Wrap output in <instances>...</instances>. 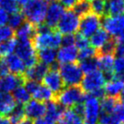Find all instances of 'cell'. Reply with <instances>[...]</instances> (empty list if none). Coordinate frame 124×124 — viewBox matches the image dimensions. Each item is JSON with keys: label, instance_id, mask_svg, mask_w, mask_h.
<instances>
[{"label": "cell", "instance_id": "obj_40", "mask_svg": "<svg viewBox=\"0 0 124 124\" xmlns=\"http://www.w3.org/2000/svg\"><path fill=\"white\" fill-rule=\"evenodd\" d=\"M15 32L11 27L8 26H2L0 27V43L7 41L8 39H12L14 37Z\"/></svg>", "mask_w": 124, "mask_h": 124}, {"label": "cell", "instance_id": "obj_53", "mask_svg": "<svg viewBox=\"0 0 124 124\" xmlns=\"http://www.w3.org/2000/svg\"><path fill=\"white\" fill-rule=\"evenodd\" d=\"M44 1H46V3H47V2H50V3H55V2H57V1H58V0H44Z\"/></svg>", "mask_w": 124, "mask_h": 124}, {"label": "cell", "instance_id": "obj_3", "mask_svg": "<svg viewBox=\"0 0 124 124\" xmlns=\"http://www.w3.org/2000/svg\"><path fill=\"white\" fill-rule=\"evenodd\" d=\"M86 95L80 86L66 87L55 96V101L64 108H71L83 102Z\"/></svg>", "mask_w": 124, "mask_h": 124}, {"label": "cell", "instance_id": "obj_30", "mask_svg": "<svg viewBox=\"0 0 124 124\" xmlns=\"http://www.w3.org/2000/svg\"><path fill=\"white\" fill-rule=\"evenodd\" d=\"M79 68L82 70L83 74H89L91 73L95 70H99V67H98V58L97 57L92 58H88L85 60H81L79 61Z\"/></svg>", "mask_w": 124, "mask_h": 124}, {"label": "cell", "instance_id": "obj_25", "mask_svg": "<svg viewBox=\"0 0 124 124\" xmlns=\"http://www.w3.org/2000/svg\"><path fill=\"white\" fill-rule=\"evenodd\" d=\"M37 55H38V59L39 61L46 65L47 67H52L56 64V61H57V50L56 49H51V48L40 49L37 53Z\"/></svg>", "mask_w": 124, "mask_h": 124}, {"label": "cell", "instance_id": "obj_28", "mask_svg": "<svg viewBox=\"0 0 124 124\" xmlns=\"http://www.w3.org/2000/svg\"><path fill=\"white\" fill-rule=\"evenodd\" d=\"M17 45V39L16 38L8 39L7 41L0 43V58H7L11 54H14Z\"/></svg>", "mask_w": 124, "mask_h": 124}, {"label": "cell", "instance_id": "obj_23", "mask_svg": "<svg viewBox=\"0 0 124 124\" xmlns=\"http://www.w3.org/2000/svg\"><path fill=\"white\" fill-rule=\"evenodd\" d=\"M36 35V27L29 22H24L17 29H16V39L17 40H32Z\"/></svg>", "mask_w": 124, "mask_h": 124}, {"label": "cell", "instance_id": "obj_19", "mask_svg": "<svg viewBox=\"0 0 124 124\" xmlns=\"http://www.w3.org/2000/svg\"><path fill=\"white\" fill-rule=\"evenodd\" d=\"M64 109L65 108L61 107L55 100L49 101V102L46 103L45 118H46V120L54 122V123H57V122H58V120H60Z\"/></svg>", "mask_w": 124, "mask_h": 124}, {"label": "cell", "instance_id": "obj_16", "mask_svg": "<svg viewBox=\"0 0 124 124\" xmlns=\"http://www.w3.org/2000/svg\"><path fill=\"white\" fill-rule=\"evenodd\" d=\"M49 68L43 64L41 62L37 63L35 66L28 68L24 72V78L25 80H33V81L39 82L43 79L46 72L48 71Z\"/></svg>", "mask_w": 124, "mask_h": 124}, {"label": "cell", "instance_id": "obj_46", "mask_svg": "<svg viewBox=\"0 0 124 124\" xmlns=\"http://www.w3.org/2000/svg\"><path fill=\"white\" fill-rule=\"evenodd\" d=\"M8 73H9V70L7 66V63L5 61V58H0V77H5Z\"/></svg>", "mask_w": 124, "mask_h": 124}, {"label": "cell", "instance_id": "obj_35", "mask_svg": "<svg viewBox=\"0 0 124 124\" xmlns=\"http://www.w3.org/2000/svg\"><path fill=\"white\" fill-rule=\"evenodd\" d=\"M79 17L90 13V2L88 0H79L74 7L73 10Z\"/></svg>", "mask_w": 124, "mask_h": 124}, {"label": "cell", "instance_id": "obj_24", "mask_svg": "<svg viewBox=\"0 0 124 124\" xmlns=\"http://www.w3.org/2000/svg\"><path fill=\"white\" fill-rule=\"evenodd\" d=\"M58 124H84L83 119L73 108H66L62 113Z\"/></svg>", "mask_w": 124, "mask_h": 124}, {"label": "cell", "instance_id": "obj_10", "mask_svg": "<svg viewBox=\"0 0 124 124\" xmlns=\"http://www.w3.org/2000/svg\"><path fill=\"white\" fill-rule=\"evenodd\" d=\"M101 27V19L100 16L93 13H89L81 16L79 21V34L86 38H90L94 35Z\"/></svg>", "mask_w": 124, "mask_h": 124}, {"label": "cell", "instance_id": "obj_6", "mask_svg": "<svg viewBox=\"0 0 124 124\" xmlns=\"http://www.w3.org/2000/svg\"><path fill=\"white\" fill-rule=\"evenodd\" d=\"M15 54L24 61L27 69L39 63L38 55L32 40H17Z\"/></svg>", "mask_w": 124, "mask_h": 124}, {"label": "cell", "instance_id": "obj_5", "mask_svg": "<svg viewBox=\"0 0 124 124\" xmlns=\"http://www.w3.org/2000/svg\"><path fill=\"white\" fill-rule=\"evenodd\" d=\"M106 82H107V78L104 73L98 70L83 76L80 83V88L84 91V93L86 92L88 93V95H90L99 89H104Z\"/></svg>", "mask_w": 124, "mask_h": 124}, {"label": "cell", "instance_id": "obj_51", "mask_svg": "<svg viewBox=\"0 0 124 124\" xmlns=\"http://www.w3.org/2000/svg\"><path fill=\"white\" fill-rule=\"evenodd\" d=\"M17 124H33V120H29V119H26V118H25L24 120H22Z\"/></svg>", "mask_w": 124, "mask_h": 124}, {"label": "cell", "instance_id": "obj_48", "mask_svg": "<svg viewBox=\"0 0 124 124\" xmlns=\"http://www.w3.org/2000/svg\"><path fill=\"white\" fill-rule=\"evenodd\" d=\"M33 124H56L54 122H52L50 120H46V118H40V119H38V120H36Z\"/></svg>", "mask_w": 124, "mask_h": 124}, {"label": "cell", "instance_id": "obj_39", "mask_svg": "<svg viewBox=\"0 0 124 124\" xmlns=\"http://www.w3.org/2000/svg\"><path fill=\"white\" fill-rule=\"evenodd\" d=\"M74 46L77 47L78 50H81L83 48L88 47L89 45V40L88 38H86L84 36H82L81 34H77L75 36V43Z\"/></svg>", "mask_w": 124, "mask_h": 124}, {"label": "cell", "instance_id": "obj_52", "mask_svg": "<svg viewBox=\"0 0 124 124\" xmlns=\"http://www.w3.org/2000/svg\"><path fill=\"white\" fill-rule=\"evenodd\" d=\"M119 97H120V102H121V103H123V104H124V89L122 90V91H121V93L120 94V96H119Z\"/></svg>", "mask_w": 124, "mask_h": 124}, {"label": "cell", "instance_id": "obj_21", "mask_svg": "<svg viewBox=\"0 0 124 124\" xmlns=\"http://www.w3.org/2000/svg\"><path fill=\"white\" fill-rule=\"evenodd\" d=\"M16 106L12 94L8 92H0V115L8 116Z\"/></svg>", "mask_w": 124, "mask_h": 124}, {"label": "cell", "instance_id": "obj_42", "mask_svg": "<svg viewBox=\"0 0 124 124\" xmlns=\"http://www.w3.org/2000/svg\"><path fill=\"white\" fill-rule=\"evenodd\" d=\"M99 122L101 124H120L112 113H101Z\"/></svg>", "mask_w": 124, "mask_h": 124}, {"label": "cell", "instance_id": "obj_43", "mask_svg": "<svg viewBox=\"0 0 124 124\" xmlns=\"http://www.w3.org/2000/svg\"><path fill=\"white\" fill-rule=\"evenodd\" d=\"M74 43H75V36L74 35H64L61 37L62 46H74Z\"/></svg>", "mask_w": 124, "mask_h": 124}, {"label": "cell", "instance_id": "obj_38", "mask_svg": "<svg viewBox=\"0 0 124 124\" xmlns=\"http://www.w3.org/2000/svg\"><path fill=\"white\" fill-rule=\"evenodd\" d=\"M0 7L4 8L9 15L15 13V12L19 11V6L16 3L14 0H4L3 3L0 5Z\"/></svg>", "mask_w": 124, "mask_h": 124}, {"label": "cell", "instance_id": "obj_20", "mask_svg": "<svg viewBox=\"0 0 124 124\" xmlns=\"http://www.w3.org/2000/svg\"><path fill=\"white\" fill-rule=\"evenodd\" d=\"M124 89V82L115 77H112L108 79V82H106L104 86L105 95L108 97L115 98L120 96L121 91Z\"/></svg>", "mask_w": 124, "mask_h": 124}, {"label": "cell", "instance_id": "obj_55", "mask_svg": "<svg viewBox=\"0 0 124 124\" xmlns=\"http://www.w3.org/2000/svg\"><path fill=\"white\" fill-rule=\"evenodd\" d=\"M88 1H92V0H88Z\"/></svg>", "mask_w": 124, "mask_h": 124}, {"label": "cell", "instance_id": "obj_26", "mask_svg": "<svg viewBox=\"0 0 124 124\" xmlns=\"http://www.w3.org/2000/svg\"><path fill=\"white\" fill-rule=\"evenodd\" d=\"M32 97L34 98V100H37L39 101H41L43 103H47L51 101L55 100V94L50 89H48L46 86L39 84L38 89H36V91L32 94Z\"/></svg>", "mask_w": 124, "mask_h": 124}, {"label": "cell", "instance_id": "obj_2", "mask_svg": "<svg viewBox=\"0 0 124 124\" xmlns=\"http://www.w3.org/2000/svg\"><path fill=\"white\" fill-rule=\"evenodd\" d=\"M47 4L44 0H29L23 7V13L25 19L27 22L38 27L43 24L46 17Z\"/></svg>", "mask_w": 124, "mask_h": 124}, {"label": "cell", "instance_id": "obj_36", "mask_svg": "<svg viewBox=\"0 0 124 124\" xmlns=\"http://www.w3.org/2000/svg\"><path fill=\"white\" fill-rule=\"evenodd\" d=\"M98 56V51L92 47L91 46H89L86 48H83L81 50H78V59L79 61L81 60H85L88 58H92Z\"/></svg>", "mask_w": 124, "mask_h": 124}, {"label": "cell", "instance_id": "obj_13", "mask_svg": "<svg viewBox=\"0 0 124 124\" xmlns=\"http://www.w3.org/2000/svg\"><path fill=\"white\" fill-rule=\"evenodd\" d=\"M24 111L26 117L31 120L43 118L46 114V103L37 100H30L24 106Z\"/></svg>", "mask_w": 124, "mask_h": 124}, {"label": "cell", "instance_id": "obj_33", "mask_svg": "<svg viewBox=\"0 0 124 124\" xmlns=\"http://www.w3.org/2000/svg\"><path fill=\"white\" fill-rule=\"evenodd\" d=\"M118 101L115 98L104 97L101 99V113H112L114 108L116 107Z\"/></svg>", "mask_w": 124, "mask_h": 124}, {"label": "cell", "instance_id": "obj_11", "mask_svg": "<svg viewBox=\"0 0 124 124\" xmlns=\"http://www.w3.org/2000/svg\"><path fill=\"white\" fill-rule=\"evenodd\" d=\"M42 81L43 85L46 86L48 89H50L55 94V96L65 88V85H64L61 76L59 74L58 67L57 66V64L53 65L50 70H48V71L45 75V77L43 78Z\"/></svg>", "mask_w": 124, "mask_h": 124}, {"label": "cell", "instance_id": "obj_49", "mask_svg": "<svg viewBox=\"0 0 124 124\" xmlns=\"http://www.w3.org/2000/svg\"><path fill=\"white\" fill-rule=\"evenodd\" d=\"M0 124H11L8 116L0 115Z\"/></svg>", "mask_w": 124, "mask_h": 124}, {"label": "cell", "instance_id": "obj_22", "mask_svg": "<svg viewBox=\"0 0 124 124\" xmlns=\"http://www.w3.org/2000/svg\"><path fill=\"white\" fill-rule=\"evenodd\" d=\"M111 39L112 38L103 28H100L94 35L90 37L89 45L99 52Z\"/></svg>", "mask_w": 124, "mask_h": 124}, {"label": "cell", "instance_id": "obj_44", "mask_svg": "<svg viewBox=\"0 0 124 124\" xmlns=\"http://www.w3.org/2000/svg\"><path fill=\"white\" fill-rule=\"evenodd\" d=\"M9 18V14L5 10L4 8L0 7V27L2 26H7Z\"/></svg>", "mask_w": 124, "mask_h": 124}, {"label": "cell", "instance_id": "obj_27", "mask_svg": "<svg viewBox=\"0 0 124 124\" xmlns=\"http://www.w3.org/2000/svg\"><path fill=\"white\" fill-rule=\"evenodd\" d=\"M124 0H107L106 14L108 16L123 15Z\"/></svg>", "mask_w": 124, "mask_h": 124}, {"label": "cell", "instance_id": "obj_29", "mask_svg": "<svg viewBox=\"0 0 124 124\" xmlns=\"http://www.w3.org/2000/svg\"><path fill=\"white\" fill-rule=\"evenodd\" d=\"M12 96L15 100L16 103L17 105H25L26 103H27L28 101H30V94L28 93L27 89H25V87L23 85L19 86L18 88L13 91V94Z\"/></svg>", "mask_w": 124, "mask_h": 124}, {"label": "cell", "instance_id": "obj_9", "mask_svg": "<svg viewBox=\"0 0 124 124\" xmlns=\"http://www.w3.org/2000/svg\"><path fill=\"white\" fill-rule=\"evenodd\" d=\"M101 26L111 38L117 39L124 34V15L106 16Z\"/></svg>", "mask_w": 124, "mask_h": 124}, {"label": "cell", "instance_id": "obj_1", "mask_svg": "<svg viewBox=\"0 0 124 124\" xmlns=\"http://www.w3.org/2000/svg\"><path fill=\"white\" fill-rule=\"evenodd\" d=\"M61 37L58 31L48 27L46 24H41L36 27V35L32 39V43L36 50L45 48L57 49L61 46Z\"/></svg>", "mask_w": 124, "mask_h": 124}, {"label": "cell", "instance_id": "obj_4", "mask_svg": "<svg viewBox=\"0 0 124 124\" xmlns=\"http://www.w3.org/2000/svg\"><path fill=\"white\" fill-rule=\"evenodd\" d=\"M83 104V123L98 124L101 114V100L91 95H86Z\"/></svg>", "mask_w": 124, "mask_h": 124}, {"label": "cell", "instance_id": "obj_34", "mask_svg": "<svg viewBox=\"0 0 124 124\" xmlns=\"http://www.w3.org/2000/svg\"><path fill=\"white\" fill-rule=\"evenodd\" d=\"M90 11L100 17L104 16L106 14V0H92L90 2Z\"/></svg>", "mask_w": 124, "mask_h": 124}, {"label": "cell", "instance_id": "obj_8", "mask_svg": "<svg viewBox=\"0 0 124 124\" xmlns=\"http://www.w3.org/2000/svg\"><path fill=\"white\" fill-rule=\"evenodd\" d=\"M59 74L61 76L64 85L67 87L78 86L83 78V72L76 63L64 64L59 67Z\"/></svg>", "mask_w": 124, "mask_h": 124}, {"label": "cell", "instance_id": "obj_17", "mask_svg": "<svg viewBox=\"0 0 124 124\" xmlns=\"http://www.w3.org/2000/svg\"><path fill=\"white\" fill-rule=\"evenodd\" d=\"M98 67L99 70L103 72L107 79L113 77V63L114 56L111 54H98Z\"/></svg>", "mask_w": 124, "mask_h": 124}, {"label": "cell", "instance_id": "obj_37", "mask_svg": "<svg viewBox=\"0 0 124 124\" xmlns=\"http://www.w3.org/2000/svg\"><path fill=\"white\" fill-rule=\"evenodd\" d=\"M124 74V56H117L113 63V77Z\"/></svg>", "mask_w": 124, "mask_h": 124}, {"label": "cell", "instance_id": "obj_12", "mask_svg": "<svg viewBox=\"0 0 124 124\" xmlns=\"http://www.w3.org/2000/svg\"><path fill=\"white\" fill-rule=\"evenodd\" d=\"M64 12H65V8L62 7L60 3H58V2L51 3L49 6H47L44 22L47 27L53 29L54 27H57L58 21L60 20Z\"/></svg>", "mask_w": 124, "mask_h": 124}, {"label": "cell", "instance_id": "obj_15", "mask_svg": "<svg viewBox=\"0 0 124 124\" xmlns=\"http://www.w3.org/2000/svg\"><path fill=\"white\" fill-rule=\"evenodd\" d=\"M24 81H25V78L22 76L8 73V75H6L5 77L1 78L0 89L1 91H4V92H13L16 88L23 85Z\"/></svg>", "mask_w": 124, "mask_h": 124}, {"label": "cell", "instance_id": "obj_31", "mask_svg": "<svg viewBox=\"0 0 124 124\" xmlns=\"http://www.w3.org/2000/svg\"><path fill=\"white\" fill-rule=\"evenodd\" d=\"M25 22V16H24L22 12H15L13 14L9 15V18H8V27H11L13 30L17 29L18 27Z\"/></svg>", "mask_w": 124, "mask_h": 124}, {"label": "cell", "instance_id": "obj_14", "mask_svg": "<svg viewBox=\"0 0 124 124\" xmlns=\"http://www.w3.org/2000/svg\"><path fill=\"white\" fill-rule=\"evenodd\" d=\"M78 50L75 46H61L57 51V61L61 65L75 63L78 60Z\"/></svg>", "mask_w": 124, "mask_h": 124}, {"label": "cell", "instance_id": "obj_41", "mask_svg": "<svg viewBox=\"0 0 124 124\" xmlns=\"http://www.w3.org/2000/svg\"><path fill=\"white\" fill-rule=\"evenodd\" d=\"M112 114L117 119L120 124H124V104L121 102H118L116 107L114 108Z\"/></svg>", "mask_w": 124, "mask_h": 124}, {"label": "cell", "instance_id": "obj_54", "mask_svg": "<svg viewBox=\"0 0 124 124\" xmlns=\"http://www.w3.org/2000/svg\"><path fill=\"white\" fill-rule=\"evenodd\" d=\"M0 87H1V79H0Z\"/></svg>", "mask_w": 124, "mask_h": 124}, {"label": "cell", "instance_id": "obj_18", "mask_svg": "<svg viewBox=\"0 0 124 124\" xmlns=\"http://www.w3.org/2000/svg\"><path fill=\"white\" fill-rule=\"evenodd\" d=\"M5 61L7 63L9 72H12V74L22 76V74H24L27 70L24 61L16 54H11L10 56L5 58Z\"/></svg>", "mask_w": 124, "mask_h": 124}, {"label": "cell", "instance_id": "obj_47", "mask_svg": "<svg viewBox=\"0 0 124 124\" xmlns=\"http://www.w3.org/2000/svg\"><path fill=\"white\" fill-rule=\"evenodd\" d=\"M115 53L117 56H124V41H119V42L116 41Z\"/></svg>", "mask_w": 124, "mask_h": 124}, {"label": "cell", "instance_id": "obj_45", "mask_svg": "<svg viewBox=\"0 0 124 124\" xmlns=\"http://www.w3.org/2000/svg\"><path fill=\"white\" fill-rule=\"evenodd\" d=\"M79 0H60V4L64 8H67L68 10H71V8L77 5Z\"/></svg>", "mask_w": 124, "mask_h": 124}, {"label": "cell", "instance_id": "obj_7", "mask_svg": "<svg viewBox=\"0 0 124 124\" xmlns=\"http://www.w3.org/2000/svg\"><path fill=\"white\" fill-rule=\"evenodd\" d=\"M80 17L73 11L68 10L62 15L57 25V31L60 35H74L79 27Z\"/></svg>", "mask_w": 124, "mask_h": 124}, {"label": "cell", "instance_id": "obj_50", "mask_svg": "<svg viewBox=\"0 0 124 124\" xmlns=\"http://www.w3.org/2000/svg\"><path fill=\"white\" fill-rule=\"evenodd\" d=\"M16 4L18 5V6H22V7H24L25 5L27 4V2L29 1V0H14Z\"/></svg>", "mask_w": 124, "mask_h": 124}, {"label": "cell", "instance_id": "obj_32", "mask_svg": "<svg viewBox=\"0 0 124 124\" xmlns=\"http://www.w3.org/2000/svg\"><path fill=\"white\" fill-rule=\"evenodd\" d=\"M25 117L26 115H25V111H24V107L22 105L16 104L15 108L8 115V119L10 120L11 124H17L22 120H24Z\"/></svg>", "mask_w": 124, "mask_h": 124}]
</instances>
